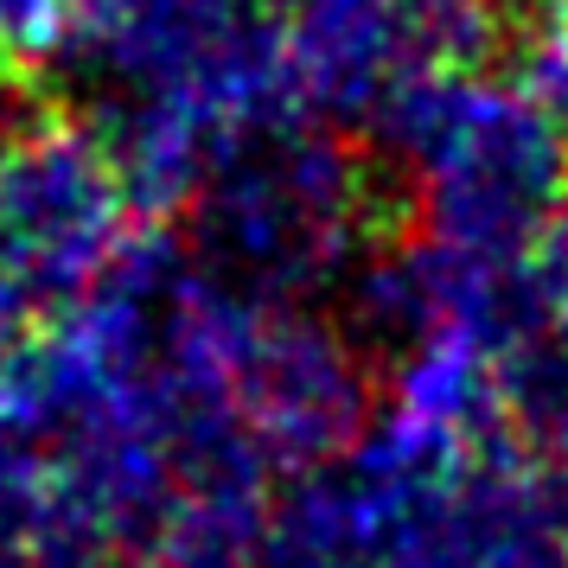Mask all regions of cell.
Returning <instances> with one entry per match:
<instances>
[{"label":"cell","instance_id":"cell-1","mask_svg":"<svg viewBox=\"0 0 568 568\" xmlns=\"http://www.w3.org/2000/svg\"><path fill=\"white\" fill-rule=\"evenodd\" d=\"M287 0H71L58 52L83 129L134 211H180L205 166L250 129L287 122Z\"/></svg>","mask_w":568,"mask_h":568},{"label":"cell","instance_id":"cell-6","mask_svg":"<svg viewBox=\"0 0 568 568\" xmlns=\"http://www.w3.org/2000/svg\"><path fill=\"white\" fill-rule=\"evenodd\" d=\"M231 409L268 473L333 460L371 422L364 345L307 301H256L231 352Z\"/></svg>","mask_w":568,"mask_h":568},{"label":"cell","instance_id":"cell-8","mask_svg":"<svg viewBox=\"0 0 568 568\" xmlns=\"http://www.w3.org/2000/svg\"><path fill=\"white\" fill-rule=\"evenodd\" d=\"M491 415L542 466H568V313H549L491 358Z\"/></svg>","mask_w":568,"mask_h":568},{"label":"cell","instance_id":"cell-13","mask_svg":"<svg viewBox=\"0 0 568 568\" xmlns=\"http://www.w3.org/2000/svg\"><path fill=\"white\" fill-rule=\"evenodd\" d=\"M20 320H27V301L13 294V282L0 275V352H7V338L20 333Z\"/></svg>","mask_w":568,"mask_h":568},{"label":"cell","instance_id":"cell-3","mask_svg":"<svg viewBox=\"0 0 568 568\" xmlns=\"http://www.w3.org/2000/svg\"><path fill=\"white\" fill-rule=\"evenodd\" d=\"M180 211L185 250L243 301H313L358 268L377 231L364 160L307 115L231 141Z\"/></svg>","mask_w":568,"mask_h":568},{"label":"cell","instance_id":"cell-14","mask_svg":"<svg viewBox=\"0 0 568 568\" xmlns=\"http://www.w3.org/2000/svg\"><path fill=\"white\" fill-rule=\"evenodd\" d=\"M556 473V511H562V537H568V466H549Z\"/></svg>","mask_w":568,"mask_h":568},{"label":"cell","instance_id":"cell-7","mask_svg":"<svg viewBox=\"0 0 568 568\" xmlns=\"http://www.w3.org/2000/svg\"><path fill=\"white\" fill-rule=\"evenodd\" d=\"M262 479H180L134 542V568H262Z\"/></svg>","mask_w":568,"mask_h":568},{"label":"cell","instance_id":"cell-9","mask_svg":"<svg viewBox=\"0 0 568 568\" xmlns=\"http://www.w3.org/2000/svg\"><path fill=\"white\" fill-rule=\"evenodd\" d=\"M45 511V454L13 422H0V568H20Z\"/></svg>","mask_w":568,"mask_h":568},{"label":"cell","instance_id":"cell-11","mask_svg":"<svg viewBox=\"0 0 568 568\" xmlns=\"http://www.w3.org/2000/svg\"><path fill=\"white\" fill-rule=\"evenodd\" d=\"M71 0H0V58H52Z\"/></svg>","mask_w":568,"mask_h":568},{"label":"cell","instance_id":"cell-5","mask_svg":"<svg viewBox=\"0 0 568 568\" xmlns=\"http://www.w3.org/2000/svg\"><path fill=\"white\" fill-rule=\"evenodd\" d=\"M134 199L83 122H32L0 154V275L27 307H64L129 243Z\"/></svg>","mask_w":568,"mask_h":568},{"label":"cell","instance_id":"cell-12","mask_svg":"<svg viewBox=\"0 0 568 568\" xmlns=\"http://www.w3.org/2000/svg\"><path fill=\"white\" fill-rule=\"evenodd\" d=\"M32 122H39V115H32V97L20 90V83L0 78V154H7V148H13V141L32 129Z\"/></svg>","mask_w":568,"mask_h":568},{"label":"cell","instance_id":"cell-2","mask_svg":"<svg viewBox=\"0 0 568 568\" xmlns=\"http://www.w3.org/2000/svg\"><path fill=\"white\" fill-rule=\"evenodd\" d=\"M364 134L409 173L422 236L517 256L568 205V129L517 83L428 71L403 83Z\"/></svg>","mask_w":568,"mask_h":568},{"label":"cell","instance_id":"cell-15","mask_svg":"<svg viewBox=\"0 0 568 568\" xmlns=\"http://www.w3.org/2000/svg\"><path fill=\"white\" fill-rule=\"evenodd\" d=\"M549 231L562 236V250H568V205H562V217H556V224H549Z\"/></svg>","mask_w":568,"mask_h":568},{"label":"cell","instance_id":"cell-4","mask_svg":"<svg viewBox=\"0 0 568 568\" xmlns=\"http://www.w3.org/2000/svg\"><path fill=\"white\" fill-rule=\"evenodd\" d=\"M498 39V0H287V103L307 122H371L403 83L473 71Z\"/></svg>","mask_w":568,"mask_h":568},{"label":"cell","instance_id":"cell-10","mask_svg":"<svg viewBox=\"0 0 568 568\" xmlns=\"http://www.w3.org/2000/svg\"><path fill=\"white\" fill-rule=\"evenodd\" d=\"M511 83L568 129V0H549V7L530 13L524 45H517V78Z\"/></svg>","mask_w":568,"mask_h":568}]
</instances>
